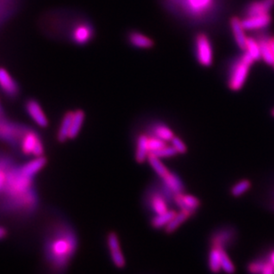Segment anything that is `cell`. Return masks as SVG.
Here are the masks:
<instances>
[{
  "label": "cell",
  "mask_w": 274,
  "mask_h": 274,
  "mask_svg": "<svg viewBox=\"0 0 274 274\" xmlns=\"http://www.w3.org/2000/svg\"><path fill=\"white\" fill-rule=\"evenodd\" d=\"M78 238L73 226L64 219L53 221L43 241L45 263L52 274L66 271L78 250Z\"/></svg>",
  "instance_id": "obj_1"
},
{
  "label": "cell",
  "mask_w": 274,
  "mask_h": 274,
  "mask_svg": "<svg viewBox=\"0 0 274 274\" xmlns=\"http://www.w3.org/2000/svg\"><path fill=\"white\" fill-rule=\"evenodd\" d=\"M174 7H180L187 16L193 19H202L212 14L217 9L219 0H166Z\"/></svg>",
  "instance_id": "obj_2"
},
{
  "label": "cell",
  "mask_w": 274,
  "mask_h": 274,
  "mask_svg": "<svg viewBox=\"0 0 274 274\" xmlns=\"http://www.w3.org/2000/svg\"><path fill=\"white\" fill-rule=\"evenodd\" d=\"M17 151L28 159L44 156L45 145L39 132L26 127L18 146Z\"/></svg>",
  "instance_id": "obj_3"
},
{
  "label": "cell",
  "mask_w": 274,
  "mask_h": 274,
  "mask_svg": "<svg viewBox=\"0 0 274 274\" xmlns=\"http://www.w3.org/2000/svg\"><path fill=\"white\" fill-rule=\"evenodd\" d=\"M255 63L249 53L244 52L241 56L234 60L229 73V86L230 88L238 91L245 84L249 70Z\"/></svg>",
  "instance_id": "obj_4"
},
{
  "label": "cell",
  "mask_w": 274,
  "mask_h": 274,
  "mask_svg": "<svg viewBox=\"0 0 274 274\" xmlns=\"http://www.w3.org/2000/svg\"><path fill=\"white\" fill-rule=\"evenodd\" d=\"M25 128L23 125L8 120L6 117H0V142L7 143L17 150Z\"/></svg>",
  "instance_id": "obj_5"
},
{
  "label": "cell",
  "mask_w": 274,
  "mask_h": 274,
  "mask_svg": "<svg viewBox=\"0 0 274 274\" xmlns=\"http://www.w3.org/2000/svg\"><path fill=\"white\" fill-rule=\"evenodd\" d=\"M170 201L172 200L167 197L161 186L160 188L150 189L147 192L144 199V206L153 216H156L169 210L168 205Z\"/></svg>",
  "instance_id": "obj_6"
},
{
  "label": "cell",
  "mask_w": 274,
  "mask_h": 274,
  "mask_svg": "<svg viewBox=\"0 0 274 274\" xmlns=\"http://www.w3.org/2000/svg\"><path fill=\"white\" fill-rule=\"evenodd\" d=\"M238 238V231L231 225L217 228L209 237L210 248L225 249L231 248Z\"/></svg>",
  "instance_id": "obj_7"
},
{
  "label": "cell",
  "mask_w": 274,
  "mask_h": 274,
  "mask_svg": "<svg viewBox=\"0 0 274 274\" xmlns=\"http://www.w3.org/2000/svg\"><path fill=\"white\" fill-rule=\"evenodd\" d=\"M196 55L199 64L208 67L213 63V48L207 36L199 33L196 36Z\"/></svg>",
  "instance_id": "obj_8"
},
{
  "label": "cell",
  "mask_w": 274,
  "mask_h": 274,
  "mask_svg": "<svg viewBox=\"0 0 274 274\" xmlns=\"http://www.w3.org/2000/svg\"><path fill=\"white\" fill-rule=\"evenodd\" d=\"M69 36L70 39L74 44L83 46L87 44L93 39L94 28L88 21H79L71 27Z\"/></svg>",
  "instance_id": "obj_9"
},
{
  "label": "cell",
  "mask_w": 274,
  "mask_h": 274,
  "mask_svg": "<svg viewBox=\"0 0 274 274\" xmlns=\"http://www.w3.org/2000/svg\"><path fill=\"white\" fill-rule=\"evenodd\" d=\"M24 107L26 113L39 128H46L48 127L49 120L39 101L29 98L25 102Z\"/></svg>",
  "instance_id": "obj_10"
},
{
  "label": "cell",
  "mask_w": 274,
  "mask_h": 274,
  "mask_svg": "<svg viewBox=\"0 0 274 274\" xmlns=\"http://www.w3.org/2000/svg\"><path fill=\"white\" fill-rule=\"evenodd\" d=\"M0 91L8 99H15L20 94L17 81L3 67H0Z\"/></svg>",
  "instance_id": "obj_11"
},
{
  "label": "cell",
  "mask_w": 274,
  "mask_h": 274,
  "mask_svg": "<svg viewBox=\"0 0 274 274\" xmlns=\"http://www.w3.org/2000/svg\"><path fill=\"white\" fill-rule=\"evenodd\" d=\"M107 246L110 251V257L113 262L114 265L117 268H124L126 265V260L121 251L120 244L118 240L117 233L110 231L107 235Z\"/></svg>",
  "instance_id": "obj_12"
},
{
  "label": "cell",
  "mask_w": 274,
  "mask_h": 274,
  "mask_svg": "<svg viewBox=\"0 0 274 274\" xmlns=\"http://www.w3.org/2000/svg\"><path fill=\"white\" fill-rule=\"evenodd\" d=\"M247 270L249 274H274V266L266 255L263 254L249 262Z\"/></svg>",
  "instance_id": "obj_13"
},
{
  "label": "cell",
  "mask_w": 274,
  "mask_h": 274,
  "mask_svg": "<svg viewBox=\"0 0 274 274\" xmlns=\"http://www.w3.org/2000/svg\"><path fill=\"white\" fill-rule=\"evenodd\" d=\"M273 7L274 0H253L246 6L244 14L246 17L269 14Z\"/></svg>",
  "instance_id": "obj_14"
},
{
  "label": "cell",
  "mask_w": 274,
  "mask_h": 274,
  "mask_svg": "<svg viewBox=\"0 0 274 274\" xmlns=\"http://www.w3.org/2000/svg\"><path fill=\"white\" fill-rule=\"evenodd\" d=\"M174 202L180 209L188 211L193 215H195L196 211L199 209L200 206V201L198 198L189 194H185L184 192L174 195Z\"/></svg>",
  "instance_id": "obj_15"
},
{
  "label": "cell",
  "mask_w": 274,
  "mask_h": 274,
  "mask_svg": "<svg viewBox=\"0 0 274 274\" xmlns=\"http://www.w3.org/2000/svg\"><path fill=\"white\" fill-rule=\"evenodd\" d=\"M241 21L246 31H259L266 28L270 25L271 22V16L270 14L248 16L241 20Z\"/></svg>",
  "instance_id": "obj_16"
},
{
  "label": "cell",
  "mask_w": 274,
  "mask_h": 274,
  "mask_svg": "<svg viewBox=\"0 0 274 274\" xmlns=\"http://www.w3.org/2000/svg\"><path fill=\"white\" fill-rule=\"evenodd\" d=\"M14 166V161L11 160L9 157L0 154V200L3 197L9 174Z\"/></svg>",
  "instance_id": "obj_17"
},
{
  "label": "cell",
  "mask_w": 274,
  "mask_h": 274,
  "mask_svg": "<svg viewBox=\"0 0 274 274\" xmlns=\"http://www.w3.org/2000/svg\"><path fill=\"white\" fill-rule=\"evenodd\" d=\"M231 28L235 41L240 49L245 51L246 43L248 37L245 34V28L243 27L242 21L239 18L232 17L231 19Z\"/></svg>",
  "instance_id": "obj_18"
},
{
  "label": "cell",
  "mask_w": 274,
  "mask_h": 274,
  "mask_svg": "<svg viewBox=\"0 0 274 274\" xmlns=\"http://www.w3.org/2000/svg\"><path fill=\"white\" fill-rule=\"evenodd\" d=\"M73 114H74V111L70 110L64 114V117L62 118L60 126L57 130L56 138L58 142H64L69 140V135H70V131H71Z\"/></svg>",
  "instance_id": "obj_19"
},
{
  "label": "cell",
  "mask_w": 274,
  "mask_h": 274,
  "mask_svg": "<svg viewBox=\"0 0 274 274\" xmlns=\"http://www.w3.org/2000/svg\"><path fill=\"white\" fill-rule=\"evenodd\" d=\"M259 43L260 50H261V59H263L268 65L274 67L273 56L270 48V37L263 34L256 38Z\"/></svg>",
  "instance_id": "obj_20"
},
{
  "label": "cell",
  "mask_w": 274,
  "mask_h": 274,
  "mask_svg": "<svg viewBox=\"0 0 274 274\" xmlns=\"http://www.w3.org/2000/svg\"><path fill=\"white\" fill-rule=\"evenodd\" d=\"M162 182L174 193V195L185 192V186L181 179L170 171L167 173L165 177L162 178Z\"/></svg>",
  "instance_id": "obj_21"
},
{
  "label": "cell",
  "mask_w": 274,
  "mask_h": 274,
  "mask_svg": "<svg viewBox=\"0 0 274 274\" xmlns=\"http://www.w3.org/2000/svg\"><path fill=\"white\" fill-rule=\"evenodd\" d=\"M149 137L146 135H142L139 136L136 143V151H135V160L139 163L144 162L149 155Z\"/></svg>",
  "instance_id": "obj_22"
},
{
  "label": "cell",
  "mask_w": 274,
  "mask_h": 274,
  "mask_svg": "<svg viewBox=\"0 0 274 274\" xmlns=\"http://www.w3.org/2000/svg\"><path fill=\"white\" fill-rule=\"evenodd\" d=\"M192 216H194V215L191 213V212L181 210L179 213H176L174 218L171 220L170 223L167 224L166 227L164 228V231L167 234L173 233L174 231H176L178 228L181 226V224L185 223V221L188 220L189 218L192 217Z\"/></svg>",
  "instance_id": "obj_23"
},
{
  "label": "cell",
  "mask_w": 274,
  "mask_h": 274,
  "mask_svg": "<svg viewBox=\"0 0 274 274\" xmlns=\"http://www.w3.org/2000/svg\"><path fill=\"white\" fill-rule=\"evenodd\" d=\"M176 213L177 212H175L174 210L169 209L165 213L153 216V218L150 219L151 227L154 228V229H164L167 224L170 223L171 220L174 218Z\"/></svg>",
  "instance_id": "obj_24"
},
{
  "label": "cell",
  "mask_w": 274,
  "mask_h": 274,
  "mask_svg": "<svg viewBox=\"0 0 274 274\" xmlns=\"http://www.w3.org/2000/svg\"><path fill=\"white\" fill-rule=\"evenodd\" d=\"M85 121V113L82 110H75L73 118L71 122V131L69 135V140H73L78 136L81 131L82 127Z\"/></svg>",
  "instance_id": "obj_25"
},
{
  "label": "cell",
  "mask_w": 274,
  "mask_h": 274,
  "mask_svg": "<svg viewBox=\"0 0 274 274\" xmlns=\"http://www.w3.org/2000/svg\"><path fill=\"white\" fill-rule=\"evenodd\" d=\"M221 249L218 248H210L208 256V267L211 272L217 274L222 270L221 266Z\"/></svg>",
  "instance_id": "obj_26"
},
{
  "label": "cell",
  "mask_w": 274,
  "mask_h": 274,
  "mask_svg": "<svg viewBox=\"0 0 274 274\" xmlns=\"http://www.w3.org/2000/svg\"><path fill=\"white\" fill-rule=\"evenodd\" d=\"M128 39L133 46L139 48H149L153 46V41L151 39L139 32H132Z\"/></svg>",
  "instance_id": "obj_27"
},
{
  "label": "cell",
  "mask_w": 274,
  "mask_h": 274,
  "mask_svg": "<svg viewBox=\"0 0 274 274\" xmlns=\"http://www.w3.org/2000/svg\"><path fill=\"white\" fill-rule=\"evenodd\" d=\"M153 136L161 139L166 142H171V140L174 137V133L172 132L170 128L163 124L155 125L153 127Z\"/></svg>",
  "instance_id": "obj_28"
},
{
  "label": "cell",
  "mask_w": 274,
  "mask_h": 274,
  "mask_svg": "<svg viewBox=\"0 0 274 274\" xmlns=\"http://www.w3.org/2000/svg\"><path fill=\"white\" fill-rule=\"evenodd\" d=\"M246 53H249L252 57L253 60H258L261 59V50H260L259 43L256 38L248 37L247 43H246Z\"/></svg>",
  "instance_id": "obj_29"
},
{
  "label": "cell",
  "mask_w": 274,
  "mask_h": 274,
  "mask_svg": "<svg viewBox=\"0 0 274 274\" xmlns=\"http://www.w3.org/2000/svg\"><path fill=\"white\" fill-rule=\"evenodd\" d=\"M147 160L149 161L150 167H153V170L156 172L157 174L161 179L165 177L167 175V173L169 172V170L167 169V167L164 166V164L162 163V161L160 160V158L157 157L156 155H154L153 153H149V157H148Z\"/></svg>",
  "instance_id": "obj_30"
},
{
  "label": "cell",
  "mask_w": 274,
  "mask_h": 274,
  "mask_svg": "<svg viewBox=\"0 0 274 274\" xmlns=\"http://www.w3.org/2000/svg\"><path fill=\"white\" fill-rule=\"evenodd\" d=\"M221 266L226 274H233L236 271L234 263H232L225 249H221Z\"/></svg>",
  "instance_id": "obj_31"
},
{
  "label": "cell",
  "mask_w": 274,
  "mask_h": 274,
  "mask_svg": "<svg viewBox=\"0 0 274 274\" xmlns=\"http://www.w3.org/2000/svg\"><path fill=\"white\" fill-rule=\"evenodd\" d=\"M250 187H251V184L249 180H241L232 186L231 190V195L233 197H239L248 192Z\"/></svg>",
  "instance_id": "obj_32"
},
{
  "label": "cell",
  "mask_w": 274,
  "mask_h": 274,
  "mask_svg": "<svg viewBox=\"0 0 274 274\" xmlns=\"http://www.w3.org/2000/svg\"><path fill=\"white\" fill-rule=\"evenodd\" d=\"M153 154L159 157L160 159H165V158L175 156L177 154V151L173 146L165 145L161 149H158L155 153H153Z\"/></svg>",
  "instance_id": "obj_33"
},
{
  "label": "cell",
  "mask_w": 274,
  "mask_h": 274,
  "mask_svg": "<svg viewBox=\"0 0 274 274\" xmlns=\"http://www.w3.org/2000/svg\"><path fill=\"white\" fill-rule=\"evenodd\" d=\"M148 143H149V153H155L158 149H161L162 147L166 145V142L160 138H157L155 136H151L148 139Z\"/></svg>",
  "instance_id": "obj_34"
},
{
  "label": "cell",
  "mask_w": 274,
  "mask_h": 274,
  "mask_svg": "<svg viewBox=\"0 0 274 274\" xmlns=\"http://www.w3.org/2000/svg\"><path fill=\"white\" fill-rule=\"evenodd\" d=\"M171 143H172V146L174 147V149H176L177 153H186L187 148H186L185 142H182L181 139L174 136V138L171 140Z\"/></svg>",
  "instance_id": "obj_35"
},
{
  "label": "cell",
  "mask_w": 274,
  "mask_h": 274,
  "mask_svg": "<svg viewBox=\"0 0 274 274\" xmlns=\"http://www.w3.org/2000/svg\"><path fill=\"white\" fill-rule=\"evenodd\" d=\"M268 259L270 260V263H272V265L274 266V249H270L265 253Z\"/></svg>",
  "instance_id": "obj_36"
},
{
  "label": "cell",
  "mask_w": 274,
  "mask_h": 274,
  "mask_svg": "<svg viewBox=\"0 0 274 274\" xmlns=\"http://www.w3.org/2000/svg\"><path fill=\"white\" fill-rule=\"evenodd\" d=\"M8 234V231H7V228L4 227L0 225V240H2L4 238H6Z\"/></svg>",
  "instance_id": "obj_37"
},
{
  "label": "cell",
  "mask_w": 274,
  "mask_h": 274,
  "mask_svg": "<svg viewBox=\"0 0 274 274\" xmlns=\"http://www.w3.org/2000/svg\"><path fill=\"white\" fill-rule=\"evenodd\" d=\"M270 48H271V53H272V56H273L274 60V37H270Z\"/></svg>",
  "instance_id": "obj_38"
},
{
  "label": "cell",
  "mask_w": 274,
  "mask_h": 274,
  "mask_svg": "<svg viewBox=\"0 0 274 274\" xmlns=\"http://www.w3.org/2000/svg\"><path fill=\"white\" fill-rule=\"evenodd\" d=\"M5 117V112H4L3 107L0 104V117Z\"/></svg>",
  "instance_id": "obj_39"
},
{
  "label": "cell",
  "mask_w": 274,
  "mask_h": 274,
  "mask_svg": "<svg viewBox=\"0 0 274 274\" xmlns=\"http://www.w3.org/2000/svg\"><path fill=\"white\" fill-rule=\"evenodd\" d=\"M272 116H273V117H274V110H272Z\"/></svg>",
  "instance_id": "obj_40"
},
{
  "label": "cell",
  "mask_w": 274,
  "mask_h": 274,
  "mask_svg": "<svg viewBox=\"0 0 274 274\" xmlns=\"http://www.w3.org/2000/svg\"><path fill=\"white\" fill-rule=\"evenodd\" d=\"M273 206H274V204H273Z\"/></svg>",
  "instance_id": "obj_41"
}]
</instances>
